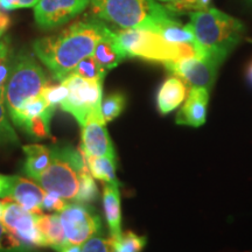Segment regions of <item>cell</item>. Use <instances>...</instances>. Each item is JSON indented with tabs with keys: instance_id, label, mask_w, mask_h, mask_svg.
Returning <instances> with one entry per match:
<instances>
[{
	"instance_id": "1",
	"label": "cell",
	"mask_w": 252,
	"mask_h": 252,
	"mask_svg": "<svg viewBox=\"0 0 252 252\" xmlns=\"http://www.w3.org/2000/svg\"><path fill=\"white\" fill-rule=\"evenodd\" d=\"M108 26L102 21L89 19L72 24L59 34L37 39L33 49L39 60L61 82L87 56L93 55L94 47Z\"/></svg>"
},
{
	"instance_id": "2",
	"label": "cell",
	"mask_w": 252,
	"mask_h": 252,
	"mask_svg": "<svg viewBox=\"0 0 252 252\" xmlns=\"http://www.w3.org/2000/svg\"><path fill=\"white\" fill-rule=\"evenodd\" d=\"M187 26L194 34L202 56L222 63L241 42L244 25L216 8H206L189 13Z\"/></svg>"
},
{
	"instance_id": "3",
	"label": "cell",
	"mask_w": 252,
	"mask_h": 252,
	"mask_svg": "<svg viewBox=\"0 0 252 252\" xmlns=\"http://www.w3.org/2000/svg\"><path fill=\"white\" fill-rule=\"evenodd\" d=\"M93 13L123 30H145L159 33L174 20L165 6L156 0H90Z\"/></svg>"
},
{
	"instance_id": "4",
	"label": "cell",
	"mask_w": 252,
	"mask_h": 252,
	"mask_svg": "<svg viewBox=\"0 0 252 252\" xmlns=\"http://www.w3.org/2000/svg\"><path fill=\"white\" fill-rule=\"evenodd\" d=\"M116 34L127 58L166 63L193 56H202L196 45H175L151 31L122 30L116 32Z\"/></svg>"
},
{
	"instance_id": "5",
	"label": "cell",
	"mask_w": 252,
	"mask_h": 252,
	"mask_svg": "<svg viewBox=\"0 0 252 252\" xmlns=\"http://www.w3.org/2000/svg\"><path fill=\"white\" fill-rule=\"evenodd\" d=\"M52 150V162L35 179V182L46 191L59 195L64 200H75L80 189L82 172L88 168L86 158L70 146Z\"/></svg>"
},
{
	"instance_id": "6",
	"label": "cell",
	"mask_w": 252,
	"mask_h": 252,
	"mask_svg": "<svg viewBox=\"0 0 252 252\" xmlns=\"http://www.w3.org/2000/svg\"><path fill=\"white\" fill-rule=\"evenodd\" d=\"M48 84L42 67L31 53L23 50L15 56L5 84V105L8 113L23 106L27 100L40 96Z\"/></svg>"
},
{
	"instance_id": "7",
	"label": "cell",
	"mask_w": 252,
	"mask_h": 252,
	"mask_svg": "<svg viewBox=\"0 0 252 252\" xmlns=\"http://www.w3.org/2000/svg\"><path fill=\"white\" fill-rule=\"evenodd\" d=\"M68 88L67 98L60 104L63 111L70 113L82 126L90 115L99 111L103 100V82L90 81L69 74L61 81Z\"/></svg>"
},
{
	"instance_id": "8",
	"label": "cell",
	"mask_w": 252,
	"mask_h": 252,
	"mask_svg": "<svg viewBox=\"0 0 252 252\" xmlns=\"http://www.w3.org/2000/svg\"><path fill=\"white\" fill-rule=\"evenodd\" d=\"M59 216L69 244L84 243L102 228L99 216L84 203L67 204Z\"/></svg>"
},
{
	"instance_id": "9",
	"label": "cell",
	"mask_w": 252,
	"mask_h": 252,
	"mask_svg": "<svg viewBox=\"0 0 252 252\" xmlns=\"http://www.w3.org/2000/svg\"><path fill=\"white\" fill-rule=\"evenodd\" d=\"M163 65L171 74L181 78L190 88H203L210 91L220 63L208 56H193L168 61L163 63Z\"/></svg>"
},
{
	"instance_id": "10",
	"label": "cell",
	"mask_w": 252,
	"mask_h": 252,
	"mask_svg": "<svg viewBox=\"0 0 252 252\" xmlns=\"http://www.w3.org/2000/svg\"><path fill=\"white\" fill-rule=\"evenodd\" d=\"M55 106L49 105L42 96L27 100L23 106L9 113V117L19 127L34 138L49 137L50 119Z\"/></svg>"
},
{
	"instance_id": "11",
	"label": "cell",
	"mask_w": 252,
	"mask_h": 252,
	"mask_svg": "<svg viewBox=\"0 0 252 252\" xmlns=\"http://www.w3.org/2000/svg\"><path fill=\"white\" fill-rule=\"evenodd\" d=\"M36 214L27 212L13 201L4 200L0 220L9 231L30 247H46V242L36 226Z\"/></svg>"
},
{
	"instance_id": "12",
	"label": "cell",
	"mask_w": 252,
	"mask_h": 252,
	"mask_svg": "<svg viewBox=\"0 0 252 252\" xmlns=\"http://www.w3.org/2000/svg\"><path fill=\"white\" fill-rule=\"evenodd\" d=\"M90 5V0H40L34 6V18L43 30L62 26Z\"/></svg>"
},
{
	"instance_id": "13",
	"label": "cell",
	"mask_w": 252,
	"mask_h": 252,
	"mask_svg": "<svg viewBox=\"0 0 252 252\" xmlns=\"http://www.w3.org/2000/svg\"><path fill=\"white\" fill-rule=\"evenodd\" d=\"M81 152L84 157L116 158L115 149L105 127L102 110L89 116L82 126Z\"/></svg>"
},
{
	"instance_id": "14",
	"label": "cell",
	"mask_w": 252,
	"mask_h": 252,
	"mask_svg": "<svg viewBox=\"0 0 252 252\" xmlns=\"http://www.w3.org/2000/svg\"><path fill=\"white\" fill-rule=\"evenodd\" d=\"M45 194L46 190L37 182L21 176H14L11 190L5 200L13 201L30 213L41 214V204Z\"/></svg>"
},
{
	"instance_id": "15",
	"label": "cell",
	"mask_w": 252,
	"mask_h": 252,
	"mask_svg": "<svg viewBox=\"0 0 252 252\" xmlns=\"http://www.w3.org/2000/svg\"><path fill=\"white\" fill-rule=\"evenodd\" d=\"M209 90L203 88H191L187 99L176 115V124L198 127L207 118Z\"/></svg>"
},
{
	"instance_id": "16",
	"label": "cell",
	"mask_w": 252,
	"mask_h": 252,
	"mask_svg": "<svg viewBox=\"0 0 252 252\" xmlns=\"http://www.w3.org/2000/svg\"><path fill=\"white\" fill-rule=\"evenodd\" d=\"M93 56L105 71L116 68L122 61L127 58L124 49L119 43L117 34L111 30H106L104 35L97 42Z\"/></svg>"
},
{
	"instance_id": "17",
	"label": "cell",
	"mask_w": 252,
	"mask_h": 252,
	"mask_svg": "<svg viewBox=\"0 0 252 252\" xmlns=\"http://www.w3.org/2000/svg\"><path fill=\"white\" fill-rule=\"evenodd\" d=\"M103 204L105 219L110 229V237L117 238L122 235V210L119 182L104 184Z\"/></svg>"
},
{
	"instance_id": "18",
	"label": "cell",
	"mask_w": 252,
	"mask_h": 252,
	"mask_svg": "<svg viewBox=\"0 0 252 252\" xmlns=\"http://www.w3.org/2000/svg\"><path fill=\"white\" fill-rule=\"evenodd\" d=\"M187 96V87L181 78L173 76L167 78L160 87L157 96L158 109L161 115L173 111L178 108Z\"/></svg>"
},
{
	"instance_id": "19",
	"label": "cell",
	"mask_w": 252,
	"mask_h": 252,
	"mask_svg": "<svg viewBox=\"0 0 252 252\" xmlns=\"http://www.w3.org/2000/svg\"><path fill=\"white\" fill-rule=\"evenodd\" d=\"M35 220L37 229L45 239L47 248H52L53 250L58 251L59 249L69 244L65 238L59 214H52V215L36 214Z\"/></svg>"
},
{
	"instance_id": "20",
	"label": "cell",
	"mask_w": 252,
	"mask_h": 252,
	"mask_svg": "<svg viewBox=\"0 0 252 252\" xmlns=\"http://www.w3.org/2000/svg\"><path fill=\"white\" fill-rule=\"evenodd\" d=\"M23 150L26 154L25 173L32 180H35L49 167L52 162L53 150L40 144L25 145Z\"/></svg>"
},
{
	"instance_id": "21",
	"label": "cell",
	"mask_w": 252,
	"mask_h": 252,
	"mask_svg": "<svg viewBox=\"0 0 252 252\" xmlns=\"http://www.w3.org/2000/svg\"><path fill=\"white\" fill-rule=\"evenodd\" d=\"M86 158V157H84ZM87 165L94 179L104 184L119 182L116 176V158L111 157H87Z\"/></svg>"
},
{
	"instance_id": "22",
	"label": "cell",
	"mask_w": 252,
	"mask_h": 252,
	"mask_svg": "<svg viewBox=\"0 0 252 252\" xmlns=\"http://www.w3.org/2000/svg\"><path fill=\"white\" fill-rule=\"evenodd\" d=\"M159 35H161L163 39L175 45H181V43H189V45H196V40H195L194 34L189 30L187 25L182 26L179 21L173 20L171 23L166 24L165 26L161 27L159 31ZM198 47V46H197Z\"/></svg>"
},
{
	"instance_id": "23",
	"label": "cell",
	"mask_w": 252,
	"mask_h": 252,
	"mask_svg": "<svg viewBox=\"0 0 252 252\" xmlns=\"http://www.w3.org/2000/svg\"><path fill=\"white\" fill-rule=\"evenodd\" d=\"M112 252H141L147 239L132 231L122 232L117 238H112Z\"/></svg>"
},
{
	"instance_id": "24",
	"label": "cell",
	"mask_w": 252,
	"mask_h": 252,
	"mask_svg": "<svg viewBox=\"0 0 252 252\" xmlns=\"http://www.w3.org/2000/svg\"><path fill=\"white\" fill-rule=\"evenodd\" d=\"M70 74L77 75V76L86 78V80L103 82L106 71L100 67L94 56L90 55L78 62V64L74 68V70Z\"/></svg>"
},
{
	"instance_id": "25",
	"label": "cell",
	"mask_w": 252,
	"mask_h": 252,
	"mask_svg": "<svg viewBox=\"0 0 252 252\" xmlns=\"http://www.w3.org/2000/svg\"><path fill=\"white\" fill-rule=\"evenodd\" d=\"M126 105V98L123 94L116 93L109 94L106 98L102 100V115L105 123L112 122L113 119L117 118L119 115L123 112Z\"/></svg>"
},
{
	"instance_id": "26",
	"label": "cell",
	"mask_w": 252,
	"mask_h": 252,
	"mask_svg": "<svg viewBox=\"0 0 252 252\" xmlns=\"http://www.w3.org/2000/svg\"><path fill=\"white\" fill-rule=\"evenodd\" d=\"M0 252H34L30 245L20 241L0 220Z\"/></svg>"
},
{
	"instance_id": "27",
	"label": "cell",
	"mask_w": 252,
	"mask_h": 252,
	"mask_svg": "<svg viewBox=\"0 0 252 252\" xmlns=\"http://www.w3.org/2000/svg\"><path fill=\"white\" fill-rule=\"evenodd\" d=\"M98 190L97 186L94 184V176L89 172V168L84 169L81 174L80 179V189H78L77 196L75 201L78 203H90L96 200Z\"/></svg>"
},
{
	"instance_id": "28",
	"label": "cell",
	"mask_w": 252,
	"mask_h": 252,
	"mask_svg": "<svg viewBox=\"0 0 252 252\" xmlns=\"http://www.w3.org/2000/svg\"><path fill=\"white\" fill-rule=\"evenodd\" d=\"M14 58L12 56V50L9 47V40L7 36L2 35L0 39V84L5 87Z\"/></svg>"
},
{
	"instance_id": "29",
	"label": "cell",
	"mask_w": 252,
	"mask_h": 252,
	"mask_svg": "<svg viewBox=\"0 0 252 252\" xmlns=\"http://www.w3.org/2000/svg\"><path fill=\"white\" fill-rule=\"evenodd\" d=\"M0 144L19 145V138L8 121L7 110L4 102H0Z\"/></svg>"
},
{
	"instance_id": "30",
	"label": "cell",
	"mask_w": 252,
	"mask_h": 252,
	"mask_svg": "<svg viewBox=\"0 0 252 252\" xmlns=\"http://www.w3.org/2000/svg\"><path fill=\"white\" fill-rule=\"evenodd\" d=\"M68 88L60 82L59 86H47L41 93V96L46 99V102L52 106H58L68 96Z\"/></svg>"
},
{
	"instance_id": "31",
	"label": "cell",
	"mask_w": 252,
	"mask_h": 252,
	"mask_svg": "<svg viewBox=\"0 0 252 252\" xmlns=\"http://www.w3.org/2000/svg\"><path fill=\"white\" fill-rule=\"evenodd\" d=\"M82 252H112L111 237L103 238L99 236H93L81 244Z\"/></svg>"
},
{
	"instance_id": "32",
	"label": "cell",
	"mask_w": 252,
	"mask_h": 252,
	"mask_svg": "<svg viewBox=\"0 0 252 252\" xmlns=\"http://www.w3.org/2000/svg\"><path fill=\"white\" fill-rule=\"evenodd\" d=\"M65 206H67V203H65L64 198L54 193H50V191H46L42 204H41V209L60 213L61 210L64 209Z\"/></svg>"
},
{
	"instance_id": "33",
	"label": "cell",
	"mask_w": 252,
	"mask_h": 252,
	"mask_svg": "<svg viewBox=\"0 0 252 252\" xmlns=\"http://www.w3.org/2000/svg\"><path fill=\"white\" fill-rule=\"evenodd\" d=\"M40 0H0V9L13 11L18 8L34 7Z\"/></svg>"
},
{
	"instance_id": "34",
	"label": "cell",
	"mask_w": 252,
	"mask_h": 252,
	"mask_svg": "<svg viewBox=\"0 0 252 252\" xmlns=\"http://www.w3.org/2000/svg\"><path fill=\"white\" fill-rule=\"evenodd\" d=\"M168 11L173 12H184L189 11V9H194V11H198L197 0H175V1H171L168 5L165 6Z\"/></svg>"
},
{
	"instance_id": "35",
	"label": "cell",
	"mask_w": 252,
	"mask_h": 252,
	"mask_svg": "<svg viewBox=\"0 0 252 252\" xmlns=\"http://www.w3.org/2000/svg\"><path fill=\"white\" fill-rule=\"evenodd\" d=\"M13 178L14 176L0 174V198H4V200L7 198L12 184H13Z\"/></svg>"
},
{
	"instance_id": "36",
	"label": "cell",
	"mask_w": 252,
	"mask_h": 252,
	"mask_svg": "<svg viewBox=\"0 0 252 252\" xmlns=\"http://www.w3.org/2000/svg\"><path fill=\"white\" fill-rule=\"evenodd\" d=\"M56 252H82L81 244H67Z\"/></svg>"
},
{
	"instance_id": "37",
	"label": "cell",
	"mask_w": 252,
	"mask_h": 252,
	"mask_svg": "<svg viewBox=\"0 0 252 252\" xmlns=\"http://www.w3.org/2000/svg\"><path fill=\"white\" fill-rule=\"evenodd\" d=\"M210 0H197V6H198V11L200 9H206L207 6L209 5Z\"/></svg>"
},
{
	"instance_id": "38",
	"label": "cell",
	"mask_w": 252,
	"mask_h": 252,
	"mask_svg": "<svg viewBox=\"0 0 252 252\" xmlns=\"http://www.w3.org/2000/svg\"><path fill=\"white\" fill-rule=\"evenodd\" d=\"M0 102L5 103V87L0 84Z\"/></svg>"
},
{
	"instance_id": "39",
	"label": "cell",
	"mask_w": 252,
	"mask_h": 252,
	"mask_svg": "<svg viewBox=\"0 0 252 252\" xmlns=\"http://www.w3.org/2000/svg\"><path fill=\"white\" fill-rule=\"evenodd\" d=\"M248 80L252 84V63H251L250 67H249V69H248Z\"/></svg>"
},
{
	"instance_id": "40",
	"label": "cell",
	"mask_w": 252,
	"mask_h": 252,
	"mask_svg": "<svg viewBox=\"0 0 252 252\" xmlns=\"http://www.w3.org/2000/svg\"><path fill=\"white\" fill-rule=\"evenodd\" d=\"M2 210H4V201H0V217H1Z\"/></svg>"
},
{
	"instance_id": "41",
	"label": "cell",
	"mask_w": 252,
	"mask_h": 252,
	"mask_svg": "<svg viewBox=\"0 0 252 252\" xmlns=\"http://www.w3.org/2000/svg\"><path fill=\"white\" fill-rule=\"evenodd\" d=\"M5 31H6V30H0V39H1V37H2V35H4Z\"/></svg>"
},
{
	"instance_id": "42",
	"label": "cell",
	"mask_w": 252,
	"mask_h": 252,
	"mask_svg": "<svg viewBox=\"0 0 252 252\" xmlns=\"http://www.w3.org/2000/svg\"><path fill=\"white\" fill-rule=\"evenodd\" d=\"M161 1H168V2H171V1H175V0H161Z\"/></svg>"
},
{
	"instance_id": "43",
	"label": "cell",
	"mask_w": 252,
	"mask_h": 252,
	"mask_svg": "<svg viewBox=\"0 0 252 252\" xmlns=\"http://www.w3.org/2000/svg\"><path fill=\"white\" fill-rule=\"evenodd\" d=\"M250 1H251V2H252V0H250Z\"/></svg>"
}]
</instances>
